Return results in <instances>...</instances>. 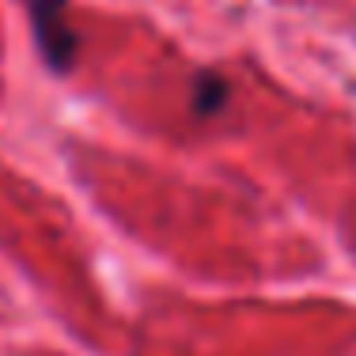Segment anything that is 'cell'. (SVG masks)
<instances>
[{
  "mask_svg": "<svg viewBox=\"0 0 356 356\" xmlns=\"http://www.w3.org/2000/svg\"><path fill=\"white\" fill-rule=\"evenodd\" d=\"M224 103H227V83L216 80V76H201L197 80V114L209 118V114H216Z\"/></svg>",
  "mask_w": 356,
  "mask_h": 356,
  "instance_id": "cell-2",
  "label": "cell"
},
{
  "mask_svg": "<svg viewBox=\"0 0 356 356\" xmlns=\"http://www.w3.org/2000/svg\"><path fill=\"white\" fill-rule=\"evenodd\" d=\"M35 23V38L54 69H69L76 57V35L65 19V0H23Z\"/></svg>",
  "mask_w": 356,
  "mask_h": 356,
  "instance_id": "cell-1",
  "label": "cell"
}]
</instances>
